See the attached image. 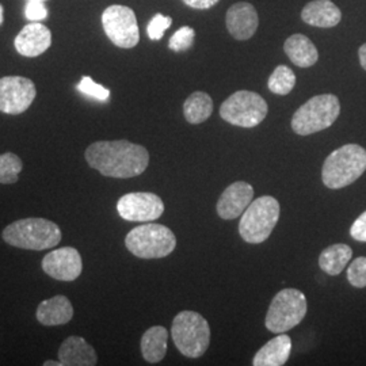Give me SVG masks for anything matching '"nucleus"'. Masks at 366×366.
<instances>
[{
    "instance_id": "obj_13",
    "label": "nucleus",
    "mask_w": 366,
    "mask_h": 366,
    "mask_svg": "<svg viewBox=\"0 0 366 366\" xmlns=\"http://www.w3.org/2000/svg\"><path fill=\"white\" fill-rule=\"evenodd\" d=\"M42 270L57 281L71 282L78 280L83 270V261L74 247L53 249L42 259Z\"/></svg>"
},
{
    "instance_id": "obj_18",
    "label": "nucleus",
    "mask_w": 366,
    "mask_h": 366,
    "mask_svg": "<svg viewBox=\"0 0 366 366\" xmlns=\"http://www.w3.org/2000/svg\"><path fill=\"white\" fill-rule=\"evenodd\" d=\"M36 316L42 326H63L74 317V307L66 296H54L39 304Z\"/></svg>"
},
{
    "instance_id": "obj_1",
    "label": "nucleus",
    "mask_w": 366,
    "mask_h": 366,
    "mask_svg": "<svg viewBox=\"0 0 366 366\" xmlns=\"http://www.w3.org/2000/svg\"><path fill=\"white\" fill-rule=\"evenodd\" d=\"M84 157L89 166L104 177L121 179L142 175L149 164L147 148L128 140L92 143Z\"/></svg>"
},
{
    "instance_id": "obj_5",
    "label": "nucleus",
    "mask_w": 366,
    "mask_h": 366,
    "mask_svg": "<svg viewBox=\"0 0 366 366\" xmlns=\"http://www.w3.org/2000/svg\"><path fill=\"white\" fill-rule=\"evenodd\" d=\"M125 246L137 258L159 259L175 249L177 237L166 225L148 222L132 229L125 237Z\"/></svg>"
},
{
    "instance_id": "obj_32",
    "label": "nucleus",
    "mask_w": 366,
    "mask_h": 366,
    "mask_svg": "<svg viewBox=\"0 0 366 366\" xmlns=\"http://www.w3.org/2000/svg\"><path fill=\"white\" fill-rule=\"evenodd\" d=\"M350 235L354 240L366 243V210L353 222L350 228Z\"/></svg>"
},
{
    "instance_id": "obj_34",
    "label": "nucleus",
    "mask_w": 366,
    "mask_h": 366,
    "mask_svg": "<svg viewBox=\"0 0 366 366\" xmlns=\"http://www.w3.org/2000/svg\"><path fill=\"white\" fill-rule=\"evenodd\" d=\"M358 57H360V63L366 71V42L358 49Z\"/></svg>"
},
{
    "instance_id": "obj_28",
    "label": "nucleus",
    "mask_w": 366,
    "mask_h": 366,
    "mask_svg": "<svg viewBox=\"0 0 366 366\" xmlns=\"http://www.w3.org/2000/svg\"><path fill=\"white\" fill-rule=\"evenodd\" d=\"M347 281L354 288H365L366 257H360L350 263L347 269Z\"/></svg>"
},
{
    "instance_id": "obj_2",
    "label": "nucleus",
    "mask_w": 366,
    "mask_h": 366,
    "mask_svg": "<svg viewBox=\"0 0 366 366\" xmlns=\"http://www.w3.org/2000/svg\"><path fill=\"white\" fill-rule=\"evenodd\" d=\"M1 236L10 246L33 251L53 249L61 242V231L56 222L34 217L11 222Z\"/></svg>"
},
{
    "instance_id": "obj_21",
    "label": "nucleus",
    "mask_w": 366,
    "mask_h": 366,
    "mask_svg": "<svg viewBox=\"0 0 366 366\" xmlns=\"http://www.w3.org/2000/svg\"><path fill=\"white\" fill-rule=\"evenodd\" d=\"M284 51L288 54L289 60L300 68H310L319 60V52L314 42L304 34L290 36L284 44Z\"/></svg>"
},
{
    "instance_id": "obj_26",
    "label": "nucleus",
    "mask_w": 366,
    "mask_h": 366,
    "mask_svg": "<svg viewBox=\"0 0 366 366\" xmlns=\"http://www.w3.org/2000/svg\"><path fill=\"white\" fill-rule=\"evenodd\" d=\"M22 169V160L15 154L7 152L0 155V183L11 184L16 182Z\"/></svg>"
},
{
    "instance_id": "obj_20",
    "label": "nucleus",
    "mask_w": 366,
    "mask_h": 366,
    "mask_svg": "<svg viewBox=\"0 0 366 366\" xmlns=\"http://www.w3.org/2000/svg\"><path fill=\"white\" fill-rule=\"evenodd\" d=\"M292 353V340L285 332L278 334L273 340H269L258 350L252 360L254 366L285 365Z\"/></svg>"
},
{
    "instance_id": "obj_22",
    "label": "nucleus",
    "mask_w": 366,
    "mask_h": 366,
    "mask_svg": "<svg viewBox=\"0 0 366 366\" xmlns=\"http://www.w3.org/2000/svg\"><path fill=\"white\" fill-rule=\"evenodd\" d=\"M169 331L162 326L148 328L142 338V354L149 364L160 362L167 353Z\"/></svg>"
},
{
    "instance_id": "obj_31",
    "label": "nucleus",
    "mask_w": 366,
    "mask_h": 366,
    "mask_svg": "<svg viewBox=\"0 0 366 366\" xmlns=\"http://www.w3.org/2000/svg\"><path fill=\"white\" fill-rule=\"evenodd\" d=\"M25 15L29 21L39 22L48 16V10L41 0H27Z\"/></svg>"
},
{
    "instance_id": "obj_36",
    "label": "nucleus",
    "mask_w": 366,
    "mask_h": 366,
    "mask_svg": "<svg viewBox=\"0 0 366 366\" xmlns=\"http://www.w3.org/2000/svg\"><path fill=\"white\" fill-rule=\"evenodd\" d=\"M3 24V7H1V4H0V25Z\"/></svg>"
},
{
    "instance_id": "obj_11",
    "label": "nucleus",
    "mask_w": 366,
    "mask_h": 366,
    "mask_svg": "<svg viewBox=\"0 0 366 366\" xmlns=\"http://www.w3.org/2000/svg\"><path fill=\"white\" fill-rule=\"evenodd\" d=\"M37 90L30 79L4 76L0 79V112L6 114H22L31 106Z\"/></svg>"
},
{
    "instance_id": "obj_10",
    "label": "nucleus",
    "mask_w": 366,
    "mask_h": 366,
    "mask_svg": "<svg viewBox=\"0 0 366 366\" xmlns=\"http://www.w3.org/2000/svg\"><path fill=\"white\" fill-rule=\"evenodd\" d=\"M102 26L106 36L118 48L132 49L140 41L136 14L127 6L107 7L102 14Z\"/></svg>"
},
{
    "instance_id": "obj_4",
    "label": "nucleus",
    "mask_w": 366,
    "mask_h": 366,
    "mask_svg": "<svg viewBox=\"0 0 366 366\" xmlns=\"http://www.w3.org/2000/svg\"><path fill=\"white\" fill-rule=\"evenodd\" d=\"M171 337L177 349L184 357L199 358L209 347V325L202 315L194 311H182L172 320Z\"/></svg>"
},
{
    "instance_id": "obj_6",
    "label": "nucleus",
    "mask_w": 366,
    "mask_h": 366,
    "mask_svg": "<svg viewBox=\"0 0 366 366\" xmlns=\"http://www.w3.org/2000/svg\"><path fill=\"white\" fill-rule=\"evenodd\" d=\"M340 114V99L335 95H316L295 112L292 129L300 136H310L330 128Z\"/></svg>"
},
{
    "instance_id": "obj_17",
    "label": "nucleus",
    "mask_w": 366,
    "mask_h": 366,
    "mask_svg": "<svg viewBox=\"0 0 366 366\" xmlns=\"http://www.w3.org/2000/svg\"><path fill=\"white\" fill-rule=\"evenodd\" d=\"M63 366H94L98 362L95 349L81 337H68L59 349Z\"/></svg>"
},
{
    "instance_id": "obj_16",
    "label": "nucleus",
    "mask_w": 366,
    "mask_h": 366,
    "mask_svg": "<svg viewBox=\"0 0 366 366\" xmlns=\"http://www.w3.org/2000/svg\"><path fill=\"white\" fill-rule=\"evenodd\" d=\"M51 44L52 34L49 29L39 22H31L26 25L14 41L16 52L25 57H37L46 52Z\"/></svg>"
},
{
    "instance_id": "obj_9",
    "label": "nucleus",
    "mask_w": 366,
    "mask_h": 366,
    "mask_svg": "<svg viewBox=\"0 0 366 366\" xmlns=\"http://www.w3.org/2000/svg\"><path fill=\"white\" fill-rule=\"evenodd\" d=\"M269 106L259 94L240 90L222 102L220 116L224 121L240 128L258 127L267 116Z\"/></svg>"
},
{
    "instance_id": "obj_30",
    "label": "nucleus",
    "mask_w": 366,
    "mask_h": 366,
    "mask_svg": "<svg viewBox=\"0 0 366 366\" xmlns=\"http://www.w3.org/2000/svg\"><path fill=\"white\" fill-rule=\"evenodd\" d=\"M172 24V19L170 16H164L163 14H157L149 25L147 27V31H148V37L152 39V41H159L163 37L164 31L171 26Z\"/></svg>"
},
{
    "instance_id": "obj_24",
    "label": "nucleus",
    "mask_w": 366,
    "mask_h": 366,
    "mask_svg": "<svg viewBox=\"0 0 366 366\" xmlns=\"http://www.w3.org/2000/svg\"><path fill=\"white\" fill-rule=\"evenodd\" d=\"M213 113V101L209 94L202 92H193L183 104V116L189 124H202Z\"/></svg>"
},
{
    "instance_id": "obj_35",
    "label": "nucleus",
    "mask_w": 366,
    "mask_h": 366,
    "mask_svg": "<svg viewBox=\"0 0 366 366\" xmlns=\"http://www.w3.org/2000/svg\"><path fill=\"white\" fill-rule=\"evenodd\" d=\"M44 366H63V364H61L60 361L56 362V361H51V360H49V361H45V362H44Z\"/></svg>"
},
{
    "instance_id": "obj_29",
    "label": "nucleus",
    "mask_w": 366,
    "mask_h": 366,
    "mask_svg": "<svg viewBox=\"0 0 366 366\" xmlns=\"http://www.w3.org/2000/svg\"><path fill=\"white\" fill-rule=\"evenodd\" d=\"M78 90L81 94H84L87 97H92L94 99L102 101V102L107 101L109 97H110V92L104 86L95 83L90 76H83L81 78V80L79 81Z\"/></svg>"
},
{
    "instance_id": "obj_27",
    "label": "nucleus",
    "mask_w": 366,
    "mask_h": 366,
    "mask_svg": "<svg viewBox=\"0 0 366 366\" xmlns=\"http://www.w3.org/2000/svg\"><path fill=\"white\" fill-rule=\"evenodd\" d=\"M196 39V31L190 26H183L177 30L169 42V48L174 52L187 51Z\"/></svg>"
},
{
    "instance_id": "obj_25",
    "label": "nucleus",
    "mask_w": 366,
    "mask_h": 366,
    "mask_svg": "<svg viewBox=\"0 0 366 366\" xmlns=\"http://www.w3.org/2000/svg\"><path fill=\"white\" fill-rule=\"evenodd\" d=\"M269 90L277 95H288L296 86V75L287 66H278L269 78Z\"/></svg>"
},
{
    "instance_id": "obj_7",
    "label": "nucleus",
    "mask_w": 366,
    "mask_h": 366,
    "mask_svg": "<svg viewBox=\"0 0 366 366\" xmlns=\"http://www.w3.org/2000/svg\"><path fill=\"white\" fill-rule=\"evenodd\" d=\"M280 202L270 196L252 199L239 222V234L244 242L259 244L269 239L280 219Z\"/></svg>"
},
{
    "instance_id": "obj_14",
    "label": "nucleus",
    "mask_w": 366,
    "mask_h": 366,
    "mask_svg": "<svg viewBox=\"0 0 366 366\" xmlns=\"http://www.w3.org/2000/svg\"><path fill=\"white\" fill-rule=\"evenodd\" d=\"M254 198V189L247 182H239L229 184L217 202V214L222 220H234L243 214L249 208Z\"/></svg>"
},
{
    "instance_id": "obj_33",
    "label": "nucleus",
    "mask_w": 366,
    "mask_h": 366,
    "mask_svg": "<svg viewBox=\"0 0 366 366\" xmlns=\"http://www.w3.org/2000/svg\"><path fill=\"white\" fill-rule=\"evenodd\" d=\"M186 6L196 9V10H208L210 7L216 6L220 0H183Z\"/></svg>"
},
{
    "instance_id": "obj_23",
    "label": "nucleus",
    "mask_w": 366,
    "mask_h": 366,
    "mask_svg": "<svg viewBox=\"0 0 366 366\" xmlns=\"http://www.w3.org/2000/svg\"><path fill=\"white\" fill-rule=\"evenodd\" d=\"M353 257V251L343 243L332 244L319 257L320 269L328 275H340Z\"/></svg>"
},
{
    "instance_id": "obj_12",
    "label": "nucleus",
    "mask_w": 366,
    "mask_h": 366,
    "mask_svg": "<svg viewBox=\"0 0 366 366\" xmlns=\"http://www.w3.org/2000/svg\"><path fill=\"white\" fill-rule=\"evenodd\" d=\"M117 210L118 214L127 222H148L157 220L163 214L164 204L154 193L136 192L121 197Z\"/></svg>"
},
{
    "instance_id": "obj_19",
    "label": "nucleus",
    "mask_w": 366,
    "mask_h": 366,
    "mask_svg": "<svg viewBox=\"0 0 366 366\" xmlns=\"http://www.w3.org/2000/svg\"><path fill=\"white\" fill-rule=\"evenodd\" d=\"M301 19L307 25L328 29L340 24L342 13L331 0H314L302 9Z\"/></svg>"
},
{
    "instance_id": "obj_15",
    "label": "nucleus",
    "mask_w": 366,
    "mask_h": 366,
    "mask_svg": "<svg viewBox=\"0 0 366 366\" xmlns=\"http://www.w3.org/2000/svg\"><path fill=\"white\" fill-rule=\"evenodd\" d=\"M225 24L229 34L239 41L249 39L259 25V16L252 4L240 1L234 4L225 16Z\"/></svg>"
},
{
    "instance_id": "obj_8",
    "label": "nucleus",
    "mask_w": 366,
    "mask_h": 366,
    "mask_svg": "<svg viewBox=\"0 0 366 366\" xmlns=\"http://www.w3.org/2000/svg\"><path fill=\"white\" fill-rule=\"evenodd\" d=\"M307 299L299 289H282L274 296L264 325L273 334H282L299 326L307 315Z\"/></svg>"
},
{
    "instance_id": "obj_37",
    "label": "nucleus",
    "mask_w": 366,
    "mask_h": 366,
    "mask_svg": "<svg viewBox=\"0 0 366 366\" xmlns=\"http://www.w3.org/2000/svg\"><path fill=\"white\" fill-rule=\"evenodd\" d=\"M41 1H45V0H41Z\"/></svg>"
},
{
    "instance_id": "obj_3",
    "label": "nucleus",
    "mask_w": 366,
    "mask_h": 366,
    "mask_svg": "<svg viewBox=\"0 0 366 366\" xmlns=\"http://www.w3.org/2000/svg\"><path fill=\"white\" fill-rule=\"evenodd\" d=\"M365 171V148L346 144L331 152L325 160L322 179L328 189L338 190L355 182Z\"/></svg>"
}]
</instances>
